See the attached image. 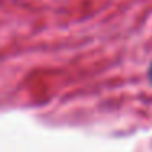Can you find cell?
<instances>
[{
  "mask_svg": "<svg viewBox=\"0 0 152 152\" xmlns=\"http://www.w3.org/2000/svg\"><path fill=\"white\" fill-rule=\"evenodd\" d=\"M149 80H151V83H152V64H151V67H149Z\"/></svg>",
  "mask_w": 152,
  "mask_h": 152,
  "instance_id": "obj_1",
  "label": "cell"
}]
</instances>
